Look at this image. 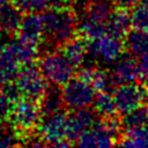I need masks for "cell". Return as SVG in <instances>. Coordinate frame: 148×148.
I'll return each mask as SVG.
<instances>
[{"label": "cell", "instance_id": "1", "mask_svg": "<svg viewBox=\"0 0 148 148\" xmlns=\"http://www.w3.org/2000/svg\"><path fill=\"white\" fill-rule=\"evenodd\" d=\"M44 38L47 45L62 46L75 37L77 31V17L73 9L67 7L52 8L42 13Z\"/></svg>", "mask_w": 148, "mask_h": 148}, {"label": "cell", "instance_id": "2", "mask_svg": "<svg viewBox=\"0 0 148 148\" xmlns=\"http://www.w3.org/2000/svg\"><path fill=\"white\" fill-rule=\"evenodd\" d=\"M39 68L52 86H64L68 82L74 73L75 66L68 60L62 51H49L39 59Z\"/></svg>", "mask_w": 148, "mask_h": 148}, {"label": "cell", "instance_id": "3", "mask_svg": "<svg viewBox=\"0 0 148 148\" xmlns=\"http://www.w3.org/2000/svg\"><path fill=\"white\" fill-rule=\"evenodd\" d=\"M121 125L116 118L97 121L94 127L81 134L75 141L80 147H112L119 143V133Z\"/></svg>", "mask_w": 148, "mask_h": 148}, {"label": "cell", "instance_id": "4", "mask_svg": "<svg viewBox=\"0 0 148 148\" xmlns=\"http://www.w3.org/2000/svg\"><path fill=\"white\" fill-rule=\"evenodd\" d=\"M37 130L45 146H71L68 142V114L64 111L43 116Z\"/></svg>", "mask_w": 148, "mask_h": 148}, {"label": "cell", "instance_id": "5", "mask_svg": "<svg viewBox=\"0 0 148 148\" xmlns=\"http://www.w3.org/2000/svg\"><path fill=\"white\" fill-rule=\"evenodd\" d=\"M65 106L72 111L90 108L96 97V89L89 80L77 75L62 86Z\"/></svg>", "mask_w": 148, "mask_h": 148}, {"label": "cell", "instance_id": "6", "mask_svg": "<svg viewBox=\"0 0 148 148\" xmlns=\"http://www.w3.org/2000/svg\"><path fill=\"white\" fill-rule=\"evenodd\" d=\"M14 82L22 97L34 101H39L49 88V82L43 75L39 66H35L34 62L23 65Z\"/></svg>", "mask_w": 148, "mask_h": 148}, {"label": "cell", "instance_id": "7", "mask_svg": "<svg viewBox=\"0 0 148 148\" xmlns=\"http://www.w3.org/2000/svg\"><path fill=\"white\" fill-rule=\"evenodd\" d=\"M125 43L120 37L105 32L98 38L88 42V56L95 62L112 65L123 56Z\"/></svg>", "mask_w": 148, "mask_h": 148}, {"label": "cell", "instance_id": "8", "mask_svg": "<svg viewBox=\"0 0 148 148\" xmlns=\"http://www.w3.org/2000/svg\"><path fill=\"white\" fill-rule=\"evenodd\" d=\"M42 111L39 103L34 99L21 97L13 103L9 120L10 123L22 132H30L36 130L42 120Z\"/></svg>", "mask_w": 148, "mask_h": 148}, {"label": "cell", "instance_id": "9", "mask_svg": "<svg viewBox=\"0 0 148 148\" xmlns=\"http://www.w3.org/2000/svg\"><path fill=\"white\" fill-rule=\"evenodd\" d=\"M118 113L125 114L142 105L148 98V90L142 83L128 82L117 86L112 92Z\"/></svg>", "mask_w": 148, "mask_h": 148}, {"label": "cell", "instance_id": "10", "mask_svg": "<svg viewBox=\"0 0 148 148\" xmlns=\"http://www.w3.org/2000/svg\"><path fill=\"white\" fill-rule=\"evenodd\" d=\"M97 121L98 114L89 108L74 110L73 113L68 116V142L71 145H75L77 138L94 127Z\"/></svg>", "mask_w": 148, "mask_h": 148}, {"label": "cell", "instance_id": "11", "mask_svg": "<svg viewBox=\"0 0 148 148\" xmlns=\"http://www.w3.org/2000/svg\"><path fill=\"white\" fill-rule=\"evenodd\" d=\"M111 73L117 83H128L139 80V64L138 58L133 54L121 56L112 64Z\"/></svg>", "mask_w": 148, "mask_h": 148}, {"label": "cell", "instance_id": "12", "mask_svg": "<svg viewBox=\"0 0 148 148\" xmlns=\"http://www.w3.org/2000/svg\"><path fill=\"white\" fill-rule=\"evenodd\" d=\"M23 18V10L16 3L3 2L0 5V31L6 36L18 32Z\"/></svg>", "mask_w": 148, "mask_h": 148}, {"label": "cell", "instance_id": "13", "mask_svg": "<svg viewBox=\"0 0 148 148\" xmlns=\"http://www.w3.org/2000/svg\"><path fill=\"white\" fill-rule=\"evenodd\" d=\"M17 36L28 42L39 44L40 40L44 38V25L42 14L27 13L25 15H23Z\"/></svg>", "mask_w": 148, "mask_h": 148}, {"label": "cell", "instance_id": "14", "mask_svg": "<svg viewBox=\"0 0 148 148\" xmlns=\"http://www.w3.org/2000/svg\"><path fill=\"white\" fill-rule=\"evenodd\" d=\"M6 46L22 66L32 64L38 56V44L28 42L18 36L6 43Z\"/></svg>", "mask_w": 148, "mask_h": 148}, {"label": "cell", "instance_id": "15", "mask_svg": "<svg viewBox=\"0 0 148 148\" xmlns=\"http://www.w3.org/2000/svg\"><path fill=\"white\" fill-rule=\"evenodd\" d=\"M132 27L131 13L126 10V8L118 7L113 9L111 15L106 21V32L117 37H125Z\"/></svg>", "mask_w": 148, "mask_h": 148}, {"label": "cell", "instance_id": "16", "mask_svg": "<svg viewBox=\"0 0 148 148\" xmlns=\"http://www.w3.org/2000/svg\"><path fill=\"white\" fill-rule=\"evenodd\" d=\"M83 37H74L62 45V52L68 60L75 66L80 67L88 59V43Z\"/></svg>", "mask_w": 148, "mask_h": 148}, {"label": "cell", "instance_id": "17", "mask_svg": "<svg viewBox=\"0 0 148 148\" xmlns=\"http://www.w3.org/2000/svg\"><path fill=\"white\" fill-rule=\"evenodd\" d=\"M125 47L136 58L148 54V31L136 28L130 30L125 36Z\"/></svg>", "mask_w": 148, "mask_h": 148}, {"label": "cell", "instance_id": "18", "mask_svg": "<svg viewBox=\"0 0 148 148\" xmlns=\"http://www.w3.org/2000/svg\"><path fill=\"white\" fill-rule=\"evenodd\" d=\"M57 87L58 86L49 87L45 94L39 99V108H40L43 116H47V114L62 111L65 106L62 91Z\"/></svg>", "mask_w": 148, "mask_h": 148}, {"label": "cell", "instance_id": "19", "mask_svg": "<svg viewBox=\"0 0 148 148\" xmlns=\"http://www.w3.org/2000/svg\"><path fill=\"white\" fill-rule=\"evenodd\" d=\"M21 66L22 65L5 45V50L0 56V83L3 86L14 82L21 69Z\"/></svg>", "mask_w": 148, "mask_h": 148}, {"label": "cell", "instance_id": "20", "mask_svg": "<svg viewBox=\"0 0 148 148\" xmlns=\"http://www.w3.org/2000/svg\"><path fill=\"white\" fill-rule=\"evenodd\" d=\"M77 31L84 39L92 40L106 32V24L80 15V18H77Z\"/></svg>", "mask_w": 148, "mask_h": 148}, {"label": "cell", "instance_id": "21", "mask_svg": "<svg viewBox=\"0 0 148 148\" xmlns=\"http://www.w3.org/2000/svg\"><path fill=\"white\" fill-rule=\"evenodd\" d=\"M69 0H16V5L25 13H44L52 8L66 7Z\"/></svg>", "mask_w": 148, "mask_h": 148}, {"label": "cell", "instance_id": "22", "mask_svg": "<svg viewBox=\"0 0 148 148\" xmlns=\"http://www.w3.org/2000/svg\"><path fill=\"white\" fill-rule=\"evenodd\" d=\"M92 105H94L95 112L98 114L99 118H103V119L116 118L118 113L112 92H98L95 97Z\"/></svg>", "mask_w": 148, "mask_h": 148}, {"label": "cell", "instance_id": "23", "mask_svg": "<svg viewBox=\"0 0 148 148\" xmlns=\"http://www.w3.org/2000/svg\"><path fill=\"white\" fill-rule=\"evenodd\" d=\"M120 125L125 132L148 125V106L140 105L136 109L125 113Z\"/></svg>", "mask_w": 148, "mask_h": 148}, {"label": "cell", "instance_id": "24", "mask_svg": "<svg viewBox=\"0 0 148 148\" xmlns=\"http://www.w3.org/2000/svg\"><path fill=\"white\" fill-rule=\"evenodd\" d=\"M90 82L98 92H113L114 88L118 84L111 71H106L97 67L95 68L91 75Z\"/></svg>", "mask_w": 148, "mask_h": 148}, {"label": "cell", "instance_id": "25", "mask_svg": "<svg viewBox=\"0 0 148 148\" xmlns=\"http://www.w3.org/2000/svg\"><path fill=\"white\" fill-rule=\"evenodd\" d=\"M119 145L125 147H148V125L126 131L125 135L120 139Z\"/></svg>", "mask_w": 148, "mask_h": 148}, {"label": "cell", "instance_id": "26", "mask_svg": "<svg viewBox=\"0 0 148 148\" xmlns=\"http://www.w3.org/2000/svg\"><path fill=\"white\" fill-rule=\"evenodd\" d=\"M20 143L18 130L13 124H0V147H13Z\"/></svg>", "mask_w": 148, "mask_h": 148}, {"label": "cell", "instance_id": "27", "mask_svg": "<svg viewBox=\"0 0 148 148\" xmlns=\"http://www.w3.org/2000/svg\"><path fill=\"white\" fill-rule=\"evenodd\" d=\"M131 20L134 28L148 31V6L141 2L134 5L131 12Z\"/></svg>", "mask_w": 148, "mask_h": 148}, {"label": "cell", "instance_id": "28", "mask_svg": "<svg viewBox=\"0 0 148 148\" xmlns=\"http://www.w3.org/2000/svg\"><path fill=\"white\" fill-rule=\"evenodd\" d=\"M12 106H13V102L1 89L0 90V124L7 118H9Z\"/></svg>", "mask_w": 148, "mask_h": 148}, {"label": "cell", "instance_id": "29", "mask_svg": "<svg viewBox=\"0 0 148 148\" xmlns=\"http://www.w3.org/2000/svg\"><path fill=\"white\" fill-rule=\"evenodd\" d=\"M139 64V80L142 84H148V54L138 58Z\"/></svg>", "mask_w": 148, "mask_h": 148}, {"label": "cell", "instance_id": "30", "mask_svg": "<svg viewBox=\"0 0 148 148\" xmlns=\"http://www.w3.org/2000/svg\"><path fill=\"white\" fill-rule=\"evenodd\" d=\"M113 5H116L117 7H120V8H131L133 7L134 5H136L138 0H111Z\"/></svg>", "mask_w": 148, "mask_h": 148}, {"label": "cell", "instance_id": "31", "mask_svg": "<svg viewBox=\"0 0 148 148\" xmlns=\"http://www.w3.org/2000/svg\"><path fill=\"white\" fill-rule=\"evenodd\" d=\"M141 3H143V5H146V6H148V0H139Z\"/></svg>", "mask_w": 148, "mask_h": 148}, {"label": "cell", "instance_id": "32", "mask_svg": "<svg viewBox=\"0 0 148 148\" xmlns=\"http://www.w3.org/2000/svg\"><path fill=\"white\" fill-rule=\"evenodd\" d=\"M6 1H7V0H0V5L3 3V2H6Z\"/></svg>", "mask_w": 148, "mask_h": 148}]
</instances>
